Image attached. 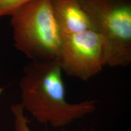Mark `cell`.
I'll use <instances>...</instances> for the list:
<instances>
[{
	"mask_svg": "<svg viewBox=\"0 0 131 131\" xmlns=\"http://www.w3.org/2000/svg\"><path fill=\"white\" fill-rule=\"evenodd\" d=\"M23 73L19 84L21 105L40 123L66 126L95 111V100L68 102L63 71L56 61H31Z\"/></svg>",
	"mask_w": 131,
	"mask_h": 131,
	"instance_id": "obj_1",
	"label": "cell"
},
{
	"mask_svg": "<svg viewBox=\"0 0 131 131\" xmlns=\"http://www.w3.org/2000/svg\"><path fill=\"white\" fill-rule=\"evenodd\" d=\"M14 45L32 61H56L62 41L51 0H31L11 15Z\"/></svg>",
	"mask_w": 131,
	"mask_h": 131,
	"instance_id": "obj_2",
	"label": "cell"
},
{
	"mask_svg": "<svg viewBox=\"0 0 131 131\" xmlns=\"http://www.w3.org/2000/svg\"><path fill=\"white\" fill-rule=\"evenodd\" d=\"M93 30L102 37L106 66L131 63V0H78Z\"/></svg>",
	"mask_w": 131,
	"mask_h": 131,
	"instance_id": "obj_3",
	"label": "cell"
},
{
	"mask_svg": "<svg viewBox=\"0 0 131 131\" xmlns=\"http://www.w3.org/2000/svg\"><path fill=\"white\" fill-rule=\"evenodd\" d=\"M56 61L69 76L83 81L90 79L106 66L102 37L94 30L62 36Z\"/></svg>",
	"mask_w": 131,
	"mask_h": 131,
	"instance_id": "obj_4",
	"label": "cell"
},
{
	"mask_svg": "<svg viewBox=\"0 0 131 131\" xmlns=\"http://www.w3.org/2000/svg\"><path fill=\"white\" fill-rule=\"evenodd\" d=\"M55 21L62 36L93 30L91 21L78 0H51Z\"/></svg>",
	"mask_w": 131,
	"mask_h": 131,
	"instance_id": "obj_5",
	"label": "cell"
},
{
	"mask_svg": "<svg viewBox=\"0 0 131 131\" xmlns=\"http://www.w3.org/2000/svg\"><path fill=\"white\" fill-rule=\"evenodd\" d=\"M11 109L15 115V131H32L28 126L29 121L24 115V107L21 104L12 105Z\"/></svg>",
	"mask_w": 131,
	"mask_h": 131,
	"instance_id": "obj_6",
	"label": "cell"
},
{
	"mask_svg": "<svg viewBox=\"0 0 131 131\" xmlns=\"http://www.w3.org/2000/svg\"><path fill=\"white\" fill-rule=\"evenodd\" d=\"M31 0H0V17L10 16L19 7Z\"/></svg>",
	"mask_w": 131,
	"mask_h": 131,
	"instance_id": "obj_7",
	"label": "cell"
}]
</instances>
